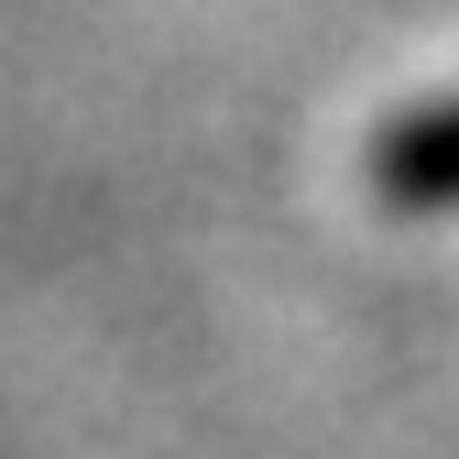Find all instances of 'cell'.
Masks as SVG:
<instances>
[{
  "instance_id": "cell-1",
  "label": "cell",
  "mask_w": 459,
  "mask_h": 459,
  "mask_svg": "<svg viewBox=\"0 0 459 459\" xmlns=\"http://www.w3.org/2000/svg\"><path fill=\"white\" fill-rule=\"evenodd\" d=\"M372 186H383L394 208H459V99H448V109H416L405 132H383Z\"/></svg>"
}]
</instances>
